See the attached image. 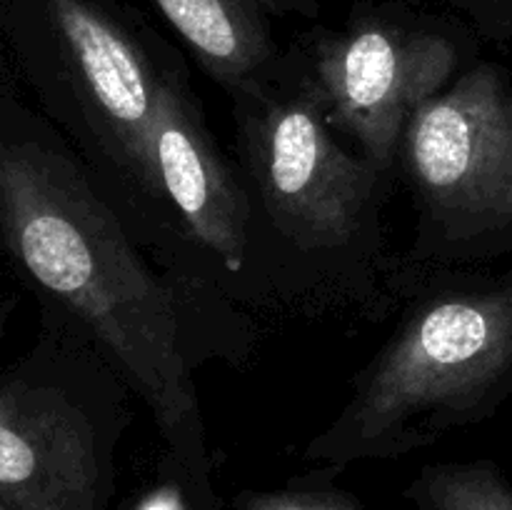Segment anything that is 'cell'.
I'll return each mask as SVG.
<instances>
[{
	"mask_svg": "<svg viewBox=\"0 0 512 510\" xmlns=\"http://www.w3.org/2000/svg\"><path fill=\"white\" fill-rule=\"evenodd\" d=\"M0 243L40 325L90 345L143 400L165 448L210 463L195 370L213 358L243 365L258 325L168 273L10 78L0 90Z\"/></svg>",
	"mask_w": 512,
	"mask_h": 510,
	"instance_id": "cell-1",
	"label": "cell"
},
{
	"mask_svg": "<svg viewBox=\"0 0 512 510\" xmlns=\"http://www.w3.org/2000/svg\"><path fill=\"white\" fill-rule=\"evenodd\" d=\"M228 100L250 203L248 313L360 323L398 313L410 273L385 228L398 180L330 128L290 48L273 83Z\"/></svg>",
	"mask_w": 512,
	"mask_h": 510,
	"instance_id": "cell-2",
	"label": "cell"
},
{
	"mask_svg": "<svg viewBox=\"0 0 512 510\" xmlns=\"http://www.w3.org/2000/svg\"><path fill=\"white\" fill-rule=\"evenodd\" d=\"M130 398L90 345L40 325L0 378V505L108 510Z\"/></svg>",
	"mask_w": 512,
	"mask_h": 510,
	"instance_id": "cell-5",
	"label": "cell"
},
{
	"mask_svg": "<svg viewBox=\"0 0 512 510\" xmlns=\"http://www.w3.org/2000/svg\"><path fill=\"white\" fill-rule=\"evenodd\" d=\"M512 390V265L413 273L398 323L303 458L395 460L483 423Z\"/></svg>",
	"mask_w": 512,
	"mask_h": 510,
	"instance_id": "cell-4",
	"label": "cell"
},
{
	"mask_svg": "<svg viewBox=\"0 0 512 510\" xmlns=\"http://www.w3.org/2000/svg\"><path fill=\"white\" fill-rule=\"evenodd\" d=\"M175 30L200 70L225 95L268 85L283 68L275 28L283 20H318V0H148Z\"/></svg>",
	"mask_w": 512,
	"mask_h": 510,
	"instance_id": "cell-9",
	"label": "cell"
},
{
	"mask_svg": "<svg viewBox=\"0 0 512 510\" xmlns=\"http://www.w3.org/2000/svg\"><path fill=\"white\" fill-rule=\"evenodd\" d=\"M288 48L330 128L398 180L410 118L478 63L480 33L460 15L358 0L340 28L315 25Z\"/></svg>",
	"mask_w": 512,
	"mask_h": 510,
	"instance_id": "cell-7",
	"label": "cell"
},
{
	"mask_svg": "<svg viewBox=\"0 0 512 510\" xmlns=\"http://www.w3.org/2000/svg\"><path fill=\"white\" fill-rule=\"evenodd\" d=\"M405 498L418 510H512V485L493 460L425 465Z\"/></svg>",
	"mask_w": 512,
	"mask_h": 510,
	"instance_id": "cell-10",
	"label": "cell"
},
{
	"mask_svg": "<svg viewBox=\"0 0 512 510\" xmlns=\"http://www.w3.org/2000/svg\"><path fill=\"white\" fill-rule=\"evenodd\" d=\"M0 33L40 113L145 250L175 278L225 298L200 270L158 168L160 113L188 65L183 50L130 0H0Z\"/></svg>",
	"mask_w": 512,
	"mask_h": 510,
	"instance_id": "cell-3",
	"label": "cell"
},
{
	"mask_svg": "<svg viewBox=\"0 0 512 510\" xmlns=\"http://www.w3.org/2000/svg\"><path fill=\"white\" fill-rule=\"evenodd\" d=\"M130 510H220L210 485V463H198L165 448L153 480Z\"/></svg>",
	"mask_w": 512,
	"mask_h": 510,
	"instance_id": "cell-11",
	"label": "cell"
},
{
	"mask_svg": "<svg viewBox=\"0 0 512 510\" xmlns=\"http://www.w3.org/2000/svg\"><path fill=\"white\" fill-rule=\"evenodd\" d=\"M455 15L468 20L480 38H508L512 35V0H440Z\"/></svg>",
	"mask_w": 512,
	"mask_h": 510,
	"instance_id": "cell-13",
	"label": "cell"
},
{
	"mask_svg": "<svg viewBox=\"0 0 512 510\" xmlns=\"http://www.w3.org/2000/svg\"><path fill=\"white\" fill-rule=\"evenodd\" d=\"M398 183L413 205L408 273L473 268L512 250V80L478 60L420 105L403 133Z\"/></svg>",
	"mask_w": 512,
	"mask_h": 510,
	"instance_id": "cell-6",
	"label": "cell"
},
{
	"mask_svg": "<svg viewBox=\"0 0 512 510\" xmlns=\"http://www.w3.org/2000/svg\"><path fill=\"white\" fill-rule=\"evenodd\" d=\"M155 148L165 195L200 270L225 298L248 310V193L235 158L223 153L210 130L188 65L165 90Z\"/></svg>",
	"mask_w": 512,
	"mask_h": 510,
	"instance_id": "cell-8",
	"label": "cell"
},
{
	"mask_svg": "<svg viewBox=\"0 0 512 510\" xmlns=\"http://www.w3.org/2000/svg\"><path fill=\"white\" fill-rule=\"evenodd\" d=\"M0 510H8V508H3V505H0Z\"/></svg>",
	"mask_w": 512,
	"mask_h": 510,
	"instance_id": "cell-14",
	"label": "cell"
},
{
	"mask_svg": "<svg viewBox=\"0 0 512 510\" xmlns=\"http://www.w3.org/2000/svg\"><path fill=\"white\" fill-rule=\"evenodd\" d=\"M340 470L338 465H323V470L293 478L285 488L240 493L235 510H365L353 493L333 485V475Z\"/></svg>",
	"mask_w": 512,
	"mask_h": 510,
	"instance_id": "cell-12",
	"label": "cell"
}]
</instances>
